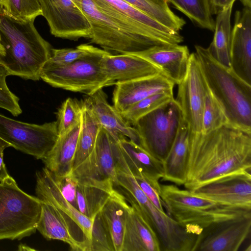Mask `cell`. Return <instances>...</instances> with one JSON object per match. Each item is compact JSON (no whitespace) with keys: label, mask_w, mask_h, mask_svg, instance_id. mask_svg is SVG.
<instances>
[{"label":"cell","mask_w":251,"mask_h":251,"mask_svg":"<svg viewBox=\"0 0 251 251\" xmlns=\"http://www.w3.org/2000/svg\"><path fill=\"white\" fill-rule=\"evenodd\" d=\"M197 26L214 31L215 21L209 0H167Z\"/></svg>","instance_id":"obj_32"},{"label":"cell","mask_w":251,"mask_h":251,"mask_svg":"<svg viewBox=\"0 0 251 251\" xmlns=\"http://www.w3.org/2000/svg\"><path fill=\"white\" fill-rule=\"evenodd\" d=\"M114 84L113 106L120 113L156 93H173L175 85L161 74L130 81L116 82Z\"/></svg>","instance_id":"obj_20"},{"label":"cell","mask_w":251,"mask_h":251,"mask_svg":"<svg viewBox=\"0 0 251 251\" xmlns=\"http://www.w3.org/2000/svg\"><path fill=\"white\" fill-rule=\"evenodd\" d=\"M90 251H115L109 230L101 210L93 220Z\"/></svg>","instance_id":"obj_37"},{"label":"cell","mask_w":251,"mask_h":251,"mask_svg":"<svg viewBox=\"0 0 251 251\" xmlns=\"http://www.w3.org/2000/svg\"><path fill=\"white\" fill-rule=\"evenodd\" d=\"M108 51L95 47L86 56L65 65L46 62L40 78L52 87L90 95L111 85L104 73L102 60Z\"/></svg>","instance_id":"obj_7"},{"label":"cell","mask_w":251,"mask_h":251,"mask_svg":"<svg viewBox=\"0 0 251 251\" xmlns=\"http://www.w3.org/2000/svg\"><path fill=\"white\" fill-rule=\"evenodd\" d=\"M115 139H117L101 126L92 153L72 172V174L78 179L109 180L117 186L118 179L113 152Z\"/></svg>","instance_id":"obj_17"},{"label":"cell","mask_w":251,"mask_h":251,"mask_svg":"<svg viewBox=\"0 0 251 251\" xmlns=\"http://www.w3.org/2000/svg\"><path fill=\"white\" fill-rule=\"evenodd\" d=\"M116 168L144 177L160 194L159 180L163 176L162 163L141 146L121 135L113 143Z\"/></svg>","instance_id":"obj_14"},{"label":"cell","mask_w":251,"mask_h":251,"mask_svg":"<svg viewBox=\"0 0 251 251\" xmlns=\"http://www.w3.org/2000/svg\"><path fill=\"white\" fill-rule=\"evenodd\" d=\"M0 53V108L5 109L14 116L20 115L22 110L19 104V98L9 89L6 78L7 71L1 61Z\"/></svg>","instance_id":"obj_40"},{"label":"cell","mask_w":251,"mask_h":251,"mask_svg":"<svg viewBox=\"0 0 251 251\" xmlns=\"http://www.w3.org/2000/svg\"><path fill=\"white\" fill-rule=\"evenodd\" d=\"M168 28L179 32L184 20L170 9L167 0H123Z\"/></svg>","instance_id":"obj_31"},{"label":"cell","mask_w":251,"mask_h":251,"mask_svg":"<svg viewBox=\"0 0 251 251\" xmlns=\"http://www.w3.org/2000/svg\"><path fill=\"white\" fill-rule=\"evenodd\" d=\"M175 99L139 119L133 126L140 138V145L162 163L167 155L182 119Z\"/></svg>","instance_id":"obj_8"},{"label":"cell","mask_w":251,"mask_h":251,"mask_svg":"<svg viewBox=\"0 0 251 251\" xmlns=\"http://www.w3.org/2000/svg\"><path fill=\"white\" fill-rule=\"evenodd\" d=\"M37 230L47 240H57L68 244L71 250L83 251L75 239L68 225L51 205L42 202Z\"/></svg>","instance_id":"obj_28"},{"label":"cell","mask_w":251,"mask_h":251,"mask_svg":"<svg viewBox=\"0 0 251 251\" xmlns=\"http://www.w3.org/2000/svg\"><path fill=\"white\" fill-rule=\"evenodd\" d=\"M10 147L8 143L0 139V182L10 176L3 161V151L6 148Z\"/></svg>","instance_id":"obj_43"},{"label":"cell","mask_w":251,"mask_h":251,"mask_svg":"<svg viewBox=\"0 0 251 251\" xmlns=\"http://www.w3.org/2000/svg\"><path fill=\"white\" fill-rule=\"evenodd\" d=\"M94 48L93 46L86 44L80 45L75 48H52L51 56L46 62L56 65L69 64L86 56Z\"/></svg>","instance_id":"obj_39"},{"label":"cell","mask_w":251,"mask_h":251,"mask_svg":"<svg viewBox=\"0 0 251 251\" xmlns=\"http://www.w3.org/2000/svg\"><path fill=\"white\" fill-rule=\"evenodd\" d=\"M35 20H18L3 9L0 13V43L4 49L1 61L8 75L34 81L51 54L52 47L36 29Z\"/></svg>","instance_id":"obj_2"},{"label":"cell","mask_w":251,"mask_h":251,"mask_svg":"<svg viewBox=\"0 0 251 251\" xmlns=\"http://www.w3.org/2000/svg\"><path fill=\"white\" fill-rule=\"evenodd\" d=\"M244 7L251 8V0H239Z\"/></svg>","instance_id":"obj_46"},{"label":"cell","mask_w":251,"mask_h":251,"mask_svg":"<svg viewBox=\"0 0 251 251\" xmlns=\"http://www.w3.org/2000/svg\"><path fill=\"white\" fill-rule=\"evenodd\" d=\"M42 203L22 191L11 176L0 182V240H20L34 233Z\"/></svg>","instance_id":"obj_6"},{"label":"cell","mask_w":251,"mask_h":251,"mask_svg":"<svg viewBox=\"0 0 251 251\" xmlns=\"http://www.w3.org/2000/svg\"><path fill=\"white\" fill-rule=\"evenodd\" d=\"M120 13L155 30L169 34L179 32L163 25L123 0H100Z\"/></svg>","instance_id":"obj_36"},{"label":"cell","mask_w":251,"mask_h":251,"mask_svg":"<svg viewBox=\"0 0 251 251\" xmlns=\"http://www.w3.org/2000/svg\"><path fill=\"white\" fill-rule=\"evenodd\" d=\"M80 126L81 123L67 133L58 135L51 150L42 160L45 167L55 177H64L72 173Z\"/></svg>","instance_id":"obj_25"},{"label":"cell","mask_w":251,"mask_h":251,"mask_svg":"<svg viewBox=\"0 0 251 251\" xmlns=\"http://www.w3.org/2000/svg\"><path fill=\"white\" fill-rule=\"evenodd\" d=\"M82 101L81 126L73 160L72 172L83 163L92 153L101 126L84 100Z\"/></svg>","instance_id":"obj_29"},{"label":"cell","mask_w":251,"mask_h":251,"mask_svg":"<svg viewBox=\"0 0 251 251\" xmlns=\"http://www.w3.org/2000/svg\"><path fill=\"white\" fill-rule=\"evenodd\" d=\"M58 137L57 121L37 125L16 121L0 114V139L37 159L47 156Z\"/></svg>","instance_id":"obj_10"},{"label":"cell","mask_w":251,"mask_h":251,"mask_svg":"<svg viewBox=\"0 0 251 251\" xmlns=\"http://www.w3.org/2000/svg\"><path fill=\"white\" fill-rule=\"evenodd\" d=\"M232 6L233 5L229 6L217 14L215 21L213 39L207 48L216 60L228 67H230V18Z\"/></svg>","instance_id":"obj_30"},{"label":"cell","mask_w":251,"mask_h":251,"mask_svg":"<svg viewBox=\"0 0 251 251\" xmlns=\"http://www.w3.org/2000/svg\"><path fill=\"white\" fill-rule=\"evenodd\" d=\"M189 130L182 119L175 140L162 162L163 176L162 180L176 185H183L185 180L188 154Z\"/></svg>","instance_id":"obj_24"},{"label":"cell","mask_w":251,"mask_h":251,"mask_svg":"<svg viewBox=\"0 0 251 251\" xmlns=\"http://www.w3.org/2000/svg\"><path fill=\"white\" fill-rule=\"evenodd\" d=\"M128 211L122 251H160L158 239L133 201Z\"/></svg>","instance_id":"obj_23"},{"label":"cell","mask_w":251,"mask_h":251,"mask_svg":"<svg viewBox=\"0 0 251 251\" xmlns=\"http://www.w3.org/2000/svg\"><path fill=\"white\" fill-rule=\"evenodd\" d=\"M118 183L134 201L155 233L161 251H193L198 235L181 226L169 214L157 208L148 198L130 173L117 169Z\"/></svg>","instance_id":"obj_5"},{"label":"cell","mask_w":251,"mask_h":251,"mask_svg":"<svg viewBox=\"0 0 251 251\" xmlns=\"http://www.w3.org/2000/svg\"><path fill=\"white\" fill-rule=\"evenodd\" d=\"M251 173V131L226 124L189 138L185 180L193 191L222 176Z\"/></svg>","instance_id":"obj_1"},{"label":"cell","mask_w":251,"mask_h":251,"mask_svg":"<svg viewBox=\"0 0 251 251\" xmlns=\"http://www.w3.org/2000/svg\"><path fill=\"white\" fill-rule=\"evenodd\" d=\"M3 8L14 18L22 21L35 20L42 16L38 0H0Z\"/></svg>","instance_id":"obj_38"},{"label":"cell","mask_w":251,"mask_h":251,"mask_svg":"<svg viewBox=\"0 0 251 251\" xmlns=\"http://www.w3.org/2000/svg\"><path fill=\"white\" fill-rule=\"evenodd\" d=\"M251 231V217L218 223L198 235L193 251H237Z\"/></svg>","instance_id":"obj_16"},{"label":"cell","mask_w":251,"mask_h":251,"mask_svg":"<svg viewBox=\"0 0 251 251\" xmlns=\"http://www.w3.org/2000/svg\"><path fill=\"white\" fill-rule=\"evenodd\" d=\"M172 92H160L148 97L121 113L124 119L134 126L141 117L174 99Z\"/></svg>","instance_id":"obj_33"},{"label":"cell","mask_w":251,"mask_h":251,"mask_svg":"<svg viewBox=\"0 0 251 251\" xmlns=\"http://www.w3.org/2000/svg\"><path fill=\"white\" fill-rule=\"evenodd\" d=\"M167 214L189 232L199 235L218 223L251 217V209L230 206L199 196L175 184L161 185L159 194Z\"/></svg>","instance_id":"obj_4"},{"label":"cell","mask_w":251,"mask_h":251,"mask_svg":"<svg viewBox=\"0 0 251 251\" xmlns=\"http://www.w3.org/2000/svg\"><path fill=\"white\" fill-rule=\"evenodd\" d=\"M134 177L150 201L159 210L164 211L162 200L156 190L142 176Z\"/></svg>","instance_id":"obj_42"},{"label":"cell","mask_w":251,"mask_h":251,"mask_svg":"<svg viewBox=\"0 0 251 251\" xmlns=\"http://www.w3.org/2000/svg\"><path fill=\"white\" fill-rule=\"evenodd\" d=\"M223 205L251 209V174L226 175L191 191Z\"/></svg>","instance_id":"obj_15"},{"label":"cell","mask_w":251,"mask_h":251,"mask_svg":"<svg viewBox=\"0 0 251 251\" xmlns=\"http://www.w3.org/2000/svg\"><path fill=\"white\" fill-rule=\"evenodd\" d=\"M81 5L91 26V35L89 39L105 50L129 54L157 45L126 30L102 10L94 0H82Z\"/></svg>","instance_id":"obj_9"},{"label":"cell","mask_w":251,"mask_h":251,"mask_svg":"<svg viewBox=\"0 0 251 251\" xmlns=\"http://www.w3.org/2000/svg\"><path fill=\"white\" fill-rule=\"evenodd\" d=\"M236 0H209L212 14H217L222 10L233 5Z\"/></svg>","instance_id":"obj_44"},{"label":"cell","mask_w":251,"mask_h":251,"mask_svg":"<svg viewBox=\"0 0 251 251\" xmlns=\"http://www.w3.org/2000/svg\"><path fill=\"white\" fill-rule=\"evenodd\" d=\"M84 100L95 115L101 126L118 140L123 135L140 145V138L136 128L124 119L121 113L107 101L102 89L88 95Z\"/></svg>","instance_id":"obj_22"},{"label":"cell","mask_w":251,"mask_h":251,"mask_svg":"<svg viewBox=\"0 0 251 251\" xmlns=\"http://www.w3.org/2000/svg\"><path fill=\"white\" fill-rule=\"evenodd\" d=\"M129 205L126 198L116 190L103 206L101 212L109 230L115 251H122Z\"/></svg>","instance_id":"obj_27"},{"label":"cell","mask_w":251,"mask_h":251,"mask_svg":"<svg viewBox=\"0 0 251 251\" xmlns=\"http://www.w3.org/2000/svg\"><path fill=\"white\" fill-rule=\"evenodd\" d=\"M209 89L198 58L190 54L187 74L178 84L175 99L189 130V138L201 133L205 99Z\"/></svg>","instance_id":"obj_12"},{"label":"cell","mask_w":251,"mask_h":251,"mask_svg":"<svg viewBox=\"0 0 251 251\" xmlns=\"http://www.w3.org/2000/svg\"><path fill=\"white\" fill-rule=\"evenodd\" d=\"M0 53L3 55L4 54V49L0 43Z\"/></svg>","instance_id":"obj_47"},{"label":"cell","mask_w":251,"mask_h":251,"mask_svg":"<svg viewBox=\"0 0 251 251\" xmlns=\"http://www.w3.org/2000/svg\"><path fill=\"white\" fill-rule=\"evenodd\" d=\"M53 176L63 195L72 205L78 209L76 202L77 179L72 174L62 177Z\"/></svg>","instance_id":"obj_41"},{"label":"cell","mask_w":251,"mask_h":251,"mask_svg":"<svg viewBox=\"0 0 251 251\" xmlns=\"http://www.w3.org/2000/svg\"><path fill=\"white\" fill-rule=\"evenodd\" d=\"M230 68L251 84V8L236 11L231 33Z\"/></svg>","instance_id":"obj_18"},{"label":"cell","mask_w":251,"mask_h":251,"mask_svg":"<svg viewBox=\"0 0 251 251\" xmlns=\"http://www.w3.org/2000/svg\"><path fill=\"white\" fill-rule=\"evenodd\" d=\"M35 192L43 202L53 206L68 225L83 251H90L93 220L72 205L62 194L52 173L45 167L36 173Z\"/></svg>","instance_id":"obj_11"},{"label":"cell","mask_w":251,"mask_h":251,"mask_svg":"<svg viewBox=\"0 0 251 251\" xmlns=\"http://www.w3.org/2000/svg\"><path fill=\"white\" fill-rule=\"evenodd\" d=\"M82 100L69 98L65 100L56 113L58 135H63L81 121Z\"/></svg>","instance_id":"obj_34"},{"label":"cell","mask_w":251,"mask_h":251,"mask_svg":"<svg viewBox=\"0 0 251 251\" xmlns=\"http://www.w3.org/2000/svg\"><path fill=\"white\" fill-rule=\"evenodd\" d=\"M226 124L228 122L223 108L209 90L205 99L201 133H209Z\"/></svg>","instance_id":"obj_35"},{"label":"cell","mask_w":251,"mask_h":251,"mask_svg":"<svg viewBox=\"0 0 251 251\" xmlns=\"http://www.w3.org/2000/svg\"><path fill=\"white\" fill-rule=\"evenodd\" d=\"M3 7L2 5V4L1 3V0H0V13L1 12L2 10L3 9Z\"/></svg>","instance_id":"obj_48"},{"label":"cell","mask_w":251,"mask_h":251,"mask_svg":"<svg viewBox=\"0 0 251 251\" xmlns=\"http://www.w3.org/2000/svg\"><path fill=\"white\" fill-rule=\"evenodd\" d=\"M76 202L78 210L92 220L114 190L109 180L77 179Z\"/></svg>","instance_id":"obj_26"},{"label":"cell","mask_w":251,"mask_h":251,"mask_svg":"<svg viewBox=\"0 0 251 251\" xmlns=\"http://www.w3.org/2000/svg\"><path fill=\"white\" fill-rule=\"evenodd\" d=\"M103 71L111 85L161 74L147 60L132 54H105L102 60Z\"/></svg>","instance_id":"obj_21"},{"label":"cell","mask_w":251,"mask_h":251,"mask_svg":"<svg viewBox=\"0 0 251 251\" xmlns=\"http://www.w3.org/2000/svg\"><path fill=\"white\" fill-rule=\"evenodd\" d=\"M195 53L208 89L223 108L228 124L251 131V84L216 60L207 48Z\"/></svg>","instance_id":"obj_3"},{"label":"cell","mask_w":251,"mask_h":251,"mask_svg":"<svg viewBox=\"0 0 251 251\" xmlns=\"http://www.w3.org/2000/svg\"><path fill=\"white\" fill-rule=\"evenodd\" d=\"M38 1L52 35L72 40L90 38L91 26L82 8V0Z\"/></svg>","instance_id":"obj_13"},{"label":"cell","mask_w":251,"mask_h":251,"mask_svg":"<svg viewBox=\"0 0 251 251\" xmlns=\"http://www.w3.org/2000/svg\"><path fill=\"white\" fill-rule=\"evenodd\" d=\"M132 54L151 63L161 74L178 85L188 70L190 54L186 46L179 44L160 45Z\"/></svg>","instance_id":"obj_19"},{"label":"cell","mask_w":251,"mask_h":251,"mask_svg":"<svg viewBox=\"0 0 251 251\" xmlns=\"http://www.w3.org/2000/svg\"><path fill=\"white\" fill-rule=\"evenodd\" d=\"M19 251H35L34 249L23 244H21L18 247Z\"/></svg>","instance_id":"obj_45"}]
</instances>
